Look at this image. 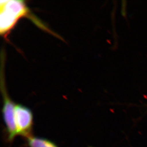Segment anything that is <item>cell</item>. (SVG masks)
<instances>
[{
  "instance_id": "1",
  "label": "cell",
  "mask_w": 147,
  "mask_h": 147,
  "mask_svg": "<svg viewBox=\"0 0 147 147\" xmlns=\"http://www.w3.org/2000/svg\"><path fill=\"white\" fill-rule=\"evenodd\" d=\"M0 5V32L1 35L8 33L20 18L29 15V10L24 1H1Z\"/></svg>"
},
{
  "instance_id": "2",
  "label": "cell",
  "mask_w": 147,
  "mask_h": 147,
  "mask_svg": "<svg viewBox=\"0 0 147 147\" xmlns=\"http://www.w3.org/2000/svg\"><path fill=\"white\" fill-rule=\"evenodd\" d=\"M1 90L3 97L2 114L7 132V140L11 143L17 135L14 109L16 104L9 96L5 87L4 81L1 78Z\"/></svg>"
},
{
  "instance_id": "3",
  "label": "cell",
  "mask_w": 147,
  "mask_h": 147,
  "mask_svg": "<svg viewBox=\"0 0 147 147\" xmlns=\"http://www.w3.org/2000/svg\"><path fill=\"white\" fill-rule=\"evenodd\" d=\"M14 119L17 135L22 136L26 140L33 136V113L29 108L22 104H16Z\"/></svg>"
},
{
  "instance_id": "4",
  "label": "cell",
  "mask_w": 147,
  "mask_h": 147,
  "mask_svg": "<svg viewBox=\"0 0 147 147\" xmlns=\"http://www.w3.org/2000/svg\"><path fill=\"white\" fill-rule=\"evenodd\" d=\"M29 147H58L53 142L43 138L32 137L27 139Z\"/></svg>"
}]
</instances>
